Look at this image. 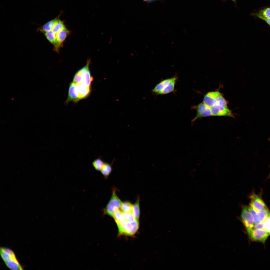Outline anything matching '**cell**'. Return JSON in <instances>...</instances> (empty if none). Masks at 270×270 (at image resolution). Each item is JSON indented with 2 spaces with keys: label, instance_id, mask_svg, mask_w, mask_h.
I'll return each mask as SVG.
<instances>
[{
  "label": "cell",
  "instance_id": "obj_6",
  "mask_svg": "<svg viewBox=\"0 0 270 270\" xmlns=\"http://www.w3.org/2000/svg\"><path fill=\"white\" fill-rule=\"evenodd\" d=\"M212 116H227L234 118L232 111L228 108L215 104L210 108Z\"/></svg>",
  "mask_w": 270,
  "mask_h": 270
},
{
  "label": "cell",
  "instance_id": "obj_18",
  "mask_svg": "<svg viewBox=\"0 0 270 270\" xmlns=\"http://www.w3.org/2000/svg\"><path fill=\"white\" fill-rule=\"evenodd\" d=\"M255 15L262 20L264 19L270 18V7L260 10L256 13Z\"/></svg>",
  "mask_w": 270,
  "mask_h": 270
},
{
  "label": "cell",
  "instance_id": "obj_33",
  "mask_svg": "<svg viewBox=\"0 0 270 270\" xmlns=\"http://www.w3.org/2000/svg\"><path fill=\"white\" fill-rule=\"evenodd\" d=\"M232 1L234 2H236V0H231Z\"/></svg>",
  "mask_w": 270,
  "mask_h": 270
},
{
  "label": "cell",
  "instance_id": "obj_26",
  "mask_svg": "<svg viewBox=\"0 0 270 270\" xmlns=\"http://www.w3.org/2000/svg\"><path fill=\"white\" fill-rule=\"evenodd\" d=\"M1 256L4 262L11 260L16 258V256H13L8 254L0 250Z\"/></svg>",
  "mask_w": 270,
  "mask_h": 270
},
{
  "label": "cell",
  "instance_id": "obj_32",
  "mask_svg": "<svg viewBox=\"0 0 270 270\" xmlns=\"http://www.w3.org/2000/svg\"><path fill=\"white\" fill-rule=\"evenodd\" d=\"M144 0V2H150V1H152L154 0Z\"/></svg>",
  "mask_w": 270,
  "mask_h": 270
},
{
  "label": "cell",
  "instance_id": "obj_21",
  "mask_svg": "<svg viewBox=\"0 0 270 270\" xmlns=\"http://www.w3.org/2000/svg\"><path fill=\"white\" fill-rule=\"evenodd\" d=\"M112 170V168L110 164L104 162L100 171L102 174L106 178L109 175Z\"/></svg>",
  "mask_w": 270,
  "mask_h": 270
},
{
  "label": "cell",
  "instance_id": "obj_31",
  "mask_svg": "<svg viewBox=\"0 0 270 270\" xmlns=\"http://www.w3.org/2000/svg\"><path fill=\"white\" fill-rule=\"evenodd\" d=\"M270 26V18L264 19L263 20Z\"/></svg>",
  "mask_w": 270,
  "mask_h": 270
},
{
  "label": "cell",
  "instance_id": "obj_17",
  "mask_svg": "<svg viewBox=\"0 0 270 270\" xmlns=\"http://www.w3.org/2000/svg\"><path fill=\"white\" fill-rule=\"evenodd\" d=\"M178 78H176L173 80L165 88L161 91L158 92L156 94L158 95L165 94L173 92L174 90L175 84Z\"/></svg>",
  "mask_w": 270,
  "mask_h": 270
},
{
  "label": "cell",
  "instance_id": "obj_15",
  "mask_svg": "<svg viewBox=\"0 0 270 270\" xmlns=\"http://www.w3.org/2000/svg\"><path fill=\"white\" fill-rule=\"evenodd\" d=\"M6 266L13 270H22L23 268L16 258L11 260L4 262Z\"/></svg>",
  "mask_w": 270,
  "mask_h": 270
},
{
  "label": "cell",
  "instance_id": "obj_28",
  "mask_svg": "<svg viewBox=\"0 0 270 270\" xmlns=\"http://www.w3.org/2000/svg\"><path fill=\"white\" fill-rule=\"evenodd\" d=\"M263 223L264 230L268 232L270 235V213Z\"/></svg>",
  "mask_w": 270,
  "mask_h": 270
},
{
  "label": "cell",
  "instance_id": "obj_13",
  "mask_svg": "<svg viewBox=\"0 0 270 270\" xmlns=\"http://www.w3.org/2000/svg\"><path fill=\"white\" fill-rule=\"evenodd\" d=\"M270 213L268 209L256 212L253 216L254 225L263 223Z\"/></svg>",
  "mask_w": 270,
  "mask_h": 270
},
{
  "label": "cell",
  "instance_id": "obj_22",
  "mask_svg": "<svg viewBox=\"0 0 270 270\" xmlns=\"http://www.w3.org/2000/svg\"><path fill=\"white\" fill-rule=\"evenodd\" d=\"M112 217L116 223L123 220H127L123 216V212L119 209H118L114 211Z\"/></svg>",
  "mask_w": 270,
  "mask_h": 270
},
{
  "label": "cell",
  "instance_id": "obj_20",
  "mask_svg": "<svg viewBox=\"0 0 270 270\" xmlns=\"http://www.w3.org/2000/svg\"><path fill=\"white\" fill-rule=\"evenodd\" d=\"M132 213L135 218L138 220L140 215L139 198H138L134 204L133 205Z\"/></svg>",
  "mask_w": 270,
  "mask_h": 270
},
{
  "label": "cell",
  "instance_id": "obj_16",
  "mask_svg": "<svg viewBox=\"0 0 270 270\" xmlns=\"http://www.w3.org/2000/svg\"><path fill=\"white\" fill-rule=\"evenodd\" d=\"M58 17H57L50 20L39 28L38 30L42 32L52 30L54 24L58 20Z\"/></svg>",
  "mask_w": 270,
  "mask_h": 270
},
{
  "label": "cell",
  "instance_id": "obj_29",
  "mask_svg": "<svg viewBox=\"0 0 270 270\" xmlns=\"http://www.w3.org/2000/svg\"><path fill=\"white\" fill-rule=\"evenodd\" d=\"M253 228L257 229L264 230L263 223L254 224Z\"/></svg>",
  "mask_w": 270,
  "mask_h": 270
},
{
  "label": "cell",
  "instance_id": "obj_19",
  "mask_svg": "<svg viewBox=\"0 0 270 270\" xmlns=\"http://www.w3.org/2000/svg\"><path fill=\"white\" fill-rule=\"evenodd\" d=\"M48 40L54 45L56 41V34L52 31L50 30L42 32Z\"/></svg>",
  "mask_w": 270,
  "mask_h": 270
},
{
  "label": "cell",
  "instance_id": "obj_24",
  "mask_svg": "<svg viewBox=\"0 0 270 270\" xmlns=\"http://www.w3.org/2000/svg\"><path fill=\"white\" fill-rule=\"evenodd\" d=\"M104 162L100 158L94 160L92 162V165L95 169L97 171H100Z\"/></svg>",
  "mask_w": 270,
  "mask_h": 270
},
{
  "label": "cell",
  "instance_id": "obj_14",
  "mask_svg": "<svg viewBox=\"0 0 270 270\" xmlns=\"http://www.w3.org/2000/svg\"><path fill=\"white\" fill-rule=\"evenodd\" d=\"M75 84L81 100L86 98L89 95L91 92L90 88L86 87L81 84Z\"/></svg>",
  "mask_w": 270,
  "mask_h": 270
},
{
  "label": "cell",
  "instance_id": "obj_7",
  "mask_svg": "<svg viewBox=\"0 0 270 270\" xmlns=\"http://www.w3.org/2000/svg\"><path fill=\"white\" fill-rule=\"evenodd\" d=\"M250 205L256 212L268 209L263 200L258 195L253 194L250 196Z\"/></svg>",
  "mask_w": 270,
  "mask_h": 270
},
{
  "label": "cell",
  "instance_id": "obj_8",
  "mask_svg": "<svg viewBox=\"0 0 270 270\" xmlns=\"http://www.w3.org/2000/svg\"><path fill=\"white\" fill-rule=\"evenodd\" d=\"M76 84L72 82L70 84L68 97L66 102L72 101L76 102L81 100Z\"/></svg>",
  "mask_w": 270,
  "mask_h": 270
},
{
  "label": "cell",
  "instance_id": "obj_12",
  "mask_svg": "<svg viewBox=\"0 0 270 270\" xmlns=\"http://www.w3.org/2000/svg\"><path fill=\"white\" fill-rule=\"evenodd\" d=\"M177 78H178V76L176 75L171 78L162 80L156 85L154 87L152 90V92L156 94L158 92L161 91L165 88L173 80Z\"/></svg>",
  "mask_w": 270,
  "mask_h": 270
},
{
  "label": "cell",
  "instance_id": "obj_30",
  "mask_svg": "<svg viewBox=\"0 0 270 270\" xmlns=\"http://www.w3.org/2000/svg\"><path fill=\"white\" fill-rule=\"evenodd\" d=\"M136 220L135 218L132 213H128V220L131 222H134Z\"/></svg>",
  "mask_w": 270,
  "mask_h": 270
},
{
  "label": "cell",
  "instance_id": "obj_25",
  "mask_svg": "<svg viewBox=\"0 0 270 270\" xmlns=\"http://www.w3.org/2000/svg\"><path fill=\"white\" fill-rule=\"evenodd\" d=\"M65 28L63 22L58 19L54 24L52 30L56 34Z\"/></svg>",
  "mask_w": 270,
  "mask_h": 270
},
{
  "label": "cell",
  "instance_id": "obj_2",
  "mask_svg": "<svg viewBox=\"0 0 270 270\" xmlns=\"http://www.w3.org/2000/svg\"><path fill=\"white\" fill-rule=\"evenodd\" d=\"M122 202L116 194L114 190H113L112 197L104 209V212L106 214L112 216L114 211L120 208Z\"/></svg>",
  "mask_w": 270,
  "mask_h": 270
},
{
  "label": "cell",
  "instance_id": "obj_11",
  "mask_svg": "<svg viewBox=\"0 0 270 270\" xmlns=\"http://www.w3.org/2000/svg\"><path fill=\"white\" fill-rule=\"evenodd\" d=\"M138 224V220H136L133 222L126 220L124 223L122 234L129 235L134 234L137 230Z\"/></svg>",
  "mask_w": 270,
  "mask_h": 270
},
{
  "label": "cell",
  "instance_id": "obj_1",
  "mask_svg": "<svg viewBox=\"0 0 270 270\" xmlns=\"http://www.w3.org/2000/svg\"><path fill=\"white\" fill-rule=\"evenodd\" d=\"M250 239L254 242L264 243L270 235L269 233L264 230L252 228L246 230Z\"/></svg>",
  "mask_w": 270,
  "mask_h": 270
},
{
  "label": "cell",
  "instance_id": "obj_27",
  "mask_svg": "<svg viewBox=\"0 0 270 270\" xmlns=\"http://www.w3.org/2000/svg\"><path fill=\"white\" fill-rule=\"evenodd\" d=\"M216 104L226 108H228L227 102L223 97L222 94L218 97Z\"/></svg>",
  "mask_w": 270,
  "mask_h": 270
},
{
  "label": "cell",
  "instance_id": "obj_3",
  "mask_svg": "<svg viewBox=\"0 0 270 270\" xmlns=\"http://www.w3.org/2000/svg\"><path fill=\"white\" fill-rule=\"evenodd\" d=\"M192 109H195L197 112L195 117L191 120L192 123L197 119L204 117L212 116L210 108L202 102L196 106H192Z\"/></svg>",
  "mask_w": 270,
  "mask_h": 270
},
{
  "label": "cell",
  "instance_id": "obj_9",
  "mask_svg": "<svg viewBox=\"0 0 270 270\" xmlns=\"http://www.w3.org/2000/svg\"><path fill=\"white\" fill-rule=\"evenodd\" d=\"M70 33L69 31L65 27L56 34V41L54 45L55 50L58 51Z\"/></svg>",
  "mask_w": 270,
  "mask_h": 270
},
{
  "label": "cell",
  "instance_id": "obj_5",
  "mask_svg": "<svg viewBox=\"0 0 270 270\" xmlns=\"http://www.w3.org/2000/svg\"><path fill=\"white\" fill-rule=\"evenodd\" d=\"M241 216L246 230L253 228L254 224L253 216L246 206H243Z\"/></svg>",
  "mask_w": 270,
  "mask_h": 270
},
{
  "label": "cell",
  "instance_id": "obj_10",
  "mask_svg": "<svg viewBox=\"0 0 270 270\" xmlns=\"http://www.w3.org/2000/svg\"><path fill=\"white\" fill-rule=\"evenodd\" d=\"M221 94L218 91L208 92L204 96L203 102L210 108L216 104L218 97Z\"/></svg>",
  "mask_w": 270,
  "mask_h": 270
},
{
  "label": "cell",
  "instance_id": "obj_23",
  "mask_svg": "<svg viewBox=\"0 0 270 270\" xmlns=\"http://www.w3.org/2000/svg\"><path fill=\"white\" fill-rule=\"evenodd\" d=\"M133 205L127 201L122 203L120 208L122 211L127 213H132Z\"/></svg>",
  "mask_w": 270,
  "mask_h": 270
},
{
  "label": "cell",
  "instance_id": "obj_4",
  "mask_svg": "<svg viewBox=\"0 0 270 270\" xmlns=\"http://www.w3.org/2000/svg\"><path fill=\"white\" fill-rule=\"evenodd\" d=\"M89 62L90 61H88L86 64L78 71L81 75L82 79V82L80 84L86 87L90 88L93 78L91 76L89 69Z\"/></svg>",
  "mask_w": 270,
  "mask_h": 270
}]
</instances>
